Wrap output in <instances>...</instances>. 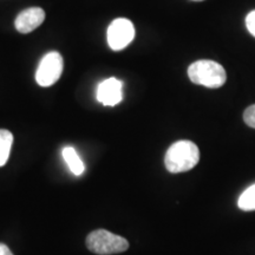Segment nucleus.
Segmentation results:
<instances>
[{
    "label": "nucleus",
    "mask_w": 255,
    "mask_h": 255,
    "mask_svg": "<svg viewBox=\"0 0 255 255\" xmlns=\"http://www.w3.org/2000/svg\"><path fill=\"white\" fill-rule=\"evenodd\" d=\"M200 161V150L194 142L177 141L169 146L165 152L164 164L169 173H186L193 169Z\"/></svg>",
    "instance_id": "f257e3e1"
},
{
    "label": "nucleus",
    "mask_w": 255,
    "mask_h": 255,
    "mask_svg": "<svg viewBox=\"0 0 255 255\" xmlns=\"http://www.w3.org/2000/svg\"><path fill=\"white\" fill-rule=\"evenodd\" d=\"M188 76L194 84L209 89L221 88L227 81V73L221 64L214 60H197L188 68Z\"/></svg>",
    "instance_id": "f03ea898"
},
{
    "label": "nucleus",
    "mask_w": 255,
    "mask_h": 255,
    "mask_svg": "<svg viewBox=\"0 0 255 255\" xmlns=\"http://www.w3.org/2000/svg\"><path fill=\"white\" fill-rule=\"evenodd\" d=\"M88 250L97 255H113L123 253L129 248V242L123 237L114 234L107 229H96L88 235Z\"/></svg>",
    "instance_id": "7ed1b4c3"
},
{
    "label": "nucleus",
    "mask_w": 255,
    "mask_h": 255,
    "mask_svg": "<svg viewBox=\"0 0 255 255\" xmlns=\"http://www.w3.org/2000/svg\"><path fill=\"white\" fill-rule=\"evenodd\" d=\"M64 69L63 57L52 51L41 58L36 72V81L40 87H51L58 81Z\"/></svg>",
    "instance_id": "20e7f679"
},
{
    "label": "nucleus",
    "mask_w": 255,
    "mask_h": 255,
    "mask_svg": "<svg viewBox=\"0 0 255 255\" xmlns=\"http://www.w3.org/2000/svg\"><path fill=\"white\" fill-rule=\"evenodd\" d=\"M135 38V27L129 19L117 18L108 28V43L114 51L126 49Z\"/></svg>",
    "instance_id": "39448f33"
},
{
    "label": "nucleus",
    "mask_w": 255,
    "mask_h": 255,
    "mask_svg": "<svg viewBox=\"0 0 255 255\" xmlns=\"http://www.w3.org/2000/svg\"><path fill=\"white\" fill-rule=\"evenodd\" d=\"M123 98L122 82L117 78H108L98 85L97 100L104 105L115 107Z\"/></svg>",
    "instance_id": "423d86ee"
},
{
    "label": "nucleus",
    "mask_w": 255,
    "mask_h": 255,
    "mask_svg": "<svg viewBox=\"0 0 255 255\" xmlns=\"http://www.w3.org/2000/svg\"><path fill=\"white\" fill-rule=\"evenodd\" d=\"M45 20V12L40 7H31L20 12L15 18V28L20 33H30L39 27Z\"/></svg>",
    "instance_id": "0eeeda50"
},
{
    "label": "nucleus",
    "mask_w": 255,
    "mask_h": 255,
    "mask_svg": "<svg viewBox=\"0 0 255 255\" xmlns=\"http://www.w3.org/2000/svg\"><path fill=\"white\" fill-rule=\"evenodd\" d=\"M63 158L65 159L66 164L69 165L70 170H71L72 174H75L76 176H79L84 173V163L79 157L77 152H76L75 149L72 146H65L62 151Z\"/></svg>",
    "instance_id": "6e6552de"
},
{
    "label": "nucleus",
    "mask_w": 255,
    "mask_h": 255,
    "mask_svg": "<svg viewBox=\"0 0 255 255\" xmlns=\"http://www.w3.org/2000/svg\"><path fill=\"white\" fill-rule=\"evenodd\" d=\"M13 144V135L6 129H0V167L7 163L9 152Z\"/></svg>",
    "instance_id": "1a4fd4ad"
},
{
    "label": "nucleus",
    "mask_w": 255,
    "mask_h": 255,
    "mask_svg": "<svg viewBox=\"0 0 255 255\" xmlns=\"http://www.w3.org/2000/svg\"><path fill=\"white\" fill-rule=\"evenodd\" d=\"M238 206L241 210L245 212H252L255 210V184L248 187L244 193L241 194L238 200Z\"/></svg>",
    "instance_id": "9d476101"
},
{
    "label": "nucleus",
    "mask_w": 255,
    "mask_h": 255,
    "mask_svg": "<svg viewBox=\"0 0 255 255\" xmlns=\"http://www.w3.org/2000/svg\"><path fill=\"white\" fill-rule=\"evenodd\" d=\"M244 120L245 123L247 124L248 127L254 128L255 129V104L248 107L244 113Z\"/></svg>",
    "instance_id": "9b49d317"
},
{
    "label": "nucleus",
    "mask_w": 255,
    "mask_h": 255,
    "mask_svg": "<svg viewBox=\"0 0 255 255\" xmlns=\"http://www.w3.org/2000/svg\"><path fill=\"white\" fill-rule=\"evenodd\" d=\"M246 26L252 36L255 37V9L251 11L246 17Z\"/></svg>",
    "instance_id": "f8f14e48"
},
{
    "label": "nucleus",
    "mask_w": 255,
    "mask_h": 255,
    "mask_svg": "<svg viewBox=\"0 0 255 255\" xmlns=\"http://www.w3.org/2000/svg\"><path fill=\"white\" fill-rule=\"evenodd\" d=\"M0 255H13V253L5 244H0Z\"/></svg>",
    "instance_id": "ddd939ff"
},
{
    "label": "nucleus",
    "mask_w": 255,
    "mask_h": 255,
    "mask_svg": "<svg viewBox=\"0 0 255 255\" xmlns=\"http://www.w3.org/2000/svg\"><path fill=\"white\" fill-rule=\"evenodd\" d=\"M193 1H203V0H193Z\"/></svg>",
    "instance_id": "4468645a"
}]
</instances>
